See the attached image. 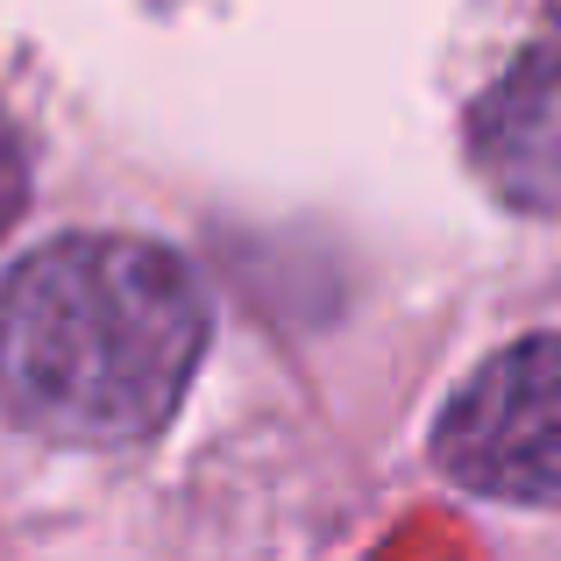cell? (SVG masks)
<instances>
[{"label": "cell", "instance_id": "cell-1", "mask_svg": "<svg viewBox=\"0 0 561 561\" xmlns=\"http://www.w3.org/2000/svg\"><path fill=\"white\" fill-rule=\"evenodd\" d=\"M199 348V277L136 234L43 242L0 285V412L43 440H150L179 412Z\"/></svg>", "mask_w": 561, "mask_h": 561}, {"label": "cell", "instance_id": "cell-2", "mask_svg": "<svg viewBox=\"0 0 561 561\" xmlns=\"http://www.w3.org/2000/svg\"><path fill=\"white\" fill-rule=\"evenodd\" d=\"M434 469L497 505H561V334H526L455 383Z\"/></svg>", "mask_w": 561, "mask_h": 561}, {"label": "cell", "instance_id": "cell-3", "mask_svg": "<svg viewBox=\"0 0 561 561\" xmlns=\"http://www.w3.org/2000/svg\"><path fill=\"white\" fill-rule=\"evenodd\" d=\"M477 157L519 206H561V71L534 65L477 107Z\"/></svg>", "mask_w": 561, "mask_h": 561}, {"label": "cell", "instance_id": "cell-4", "mask_svg": "<svg viewBox=\"0 0 561 561\" xmlns=\"http://www.w3.org/2000/svg\"><path fill=\"white\" fill-rule=\"evenodd\" d=\"M28 206V157H22V136L8 128V114H0V234L22 220Z\"/></svg>", "mask_w": 561, "mask_h": 561}]
</instances>
